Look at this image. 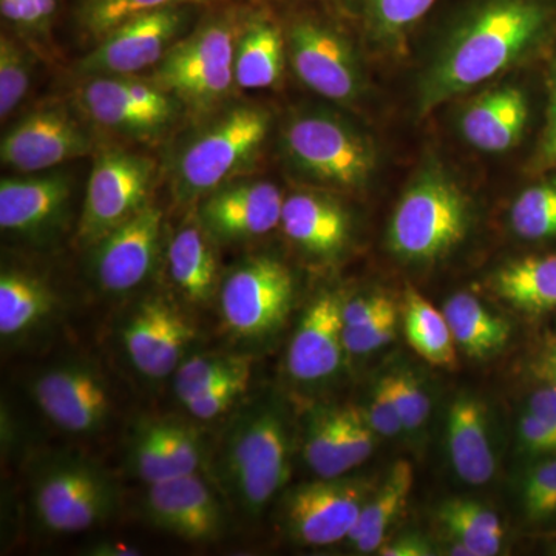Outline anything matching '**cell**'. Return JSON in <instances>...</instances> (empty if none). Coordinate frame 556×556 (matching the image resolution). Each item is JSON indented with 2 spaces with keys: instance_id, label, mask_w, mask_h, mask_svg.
Here are the masks:
<instances>
[{
  "instance_id": "obj_1",
  "label": "cell",
  "mask_w": 556,
  "mask_h": 556,
  "mask_svg": "<svg viewBox=\"0 0 556 556\" xmlns=\"http://www.w3.org/2000/svg\"><path fill=\"white\" fill-rule=\"evenodd\" d=\"M555 7L551 0H473L420 86V115L517 64L543 40Z\"/></svg>"
},
{
  "instance_id": "obj_2",
  "label": "cell",
  "mask_w": 556,
  "mask_h": 556,
  "mask_svg": "<svg viewBox=\"0 0 556 556\" xmlns=\"http://www.w3.org/2000/svg\"><path fill=\"white\" fill-rule=\"evenodd\" d=\"M211 470L222 495L240 514L255 517L291 475V439L274 399L241 407L218 439Z\"/></svg>"
},
{
  "instance_id": "obj_3",
  "label": "cell",
  "mask_w": 556,
  "mask_h": 556,
  "mask_svg": "<svg viewBox=\"0 0 556 556\" xmlns=\"http://www.w3.org/2000/svg\"><path fill=\"white\" fill-rule=\"evenodd\" d=\"M269 129L268 110L237 105L193 135L175 161L174 192L178 203L204 199L247 169L257 159Z\"/></svg>"
},
{
  "instance_id": "obj_4",
  "label": "cell",
  "mask_w": 556,
  "mask_h": 556,
  "mask_svg": "<svg viewBox=\"0 0 556 556\" xmlns=\"http://www.w3.org/2000/svg\"><path fill=\"white\" fill-rule=\"evenodd\" d=\"M470 204L441 170H426L399 201L388 243L399 258L427 263L444 257L466 237Z\"/></svg>"
},
{
  "instance_id": "obj_5",
  "label": "cell",
  "mask_w": 556,
  "mask_h": 556,
  "mask_svg": "<svg viewBox=\"0 0 556 556\" xmlns=\"http://www.w3.org/2000/svg\"><path fill=\"white\" fill-rule=\"evenodd\" d=\"M281 141L289 164L318 185L358 189L375 170L371 142L329 113H300L288 121Z\"/></svg>"
},
{
  "instance_id": "obj_6",
  "label": "cell",
  "mask_w": 556,
  "mask_h": 556,
  "mask_svg": "<svg viewBox=\"0 0 556 556\" xmlns=\"http://www.w3.org/2000/svg\"><path fill=\"white\" fill-rule=\"evenodd\" d=\"M35 517L53 533H78L105 521L118 506V490L97 464L62 456L40 468L31 486Z\"/></svg>"
},
{
  "instance_id": "obj_7",
  "label": "cell",
  "mask_w": 556,
  "mask_h": 556,
  "mask_svg": "<svg viewBox=\"0 0 556 556\" xmlns=\"http://www.w3.org/2000/svg\"><path fill=\"white\" fill-rule=\"evenodd\" d=\"M239 36L232 21L207 22L167 51L156 65L153 83L190 108H212L228 97L236 83L233 60Z\"/></svg>"
},
{
  "instance_id": "obj_8",
  "label": "cell",
  "mask_w": 556,
  "mask_h": 556,
  "mask_svg": "<svg viewBox=\"0 0 556 556\" xmlns=\"http://www.w3.org/2000/svg\"><path fill=\"white\" fill-rule=\"evenodd\" d=\"M294 292V276L280 260L269 255L244 260L219 287L223 321L237 338H265L288 317Z\"/></svg>"
},
{
  "instance_id": "obj_9",
  "label": "cell",
  "mask_w": 556,
  "mask_h": 556,
  "mask_svg": "<svg viewBox=\"0 0 556 556\" xmlns=\"http://www.w3.org/2000/svg\"><path fill=\"white\" fill-rule=\"evenodd\" d=\"M155 161L126 150L101 153L91 170L80 215V243L93 247L149 206Z\"/></svg>"
},
{
  "instance_id": "obj_10",
  "label": "cell",
  "mask_w": 556,
  "mask_h": 556,
  "mask_svg": "<svg viewBox=\"0 0 556 556\" xmlns=\"http://www.w3.org/2000/svg\"><path fill=\"white\" fill-rule=\"evenodd\" d=\"M79 102L90 119L126 137L159 138L178 115V100L159 84L131 75L90 76Z\"/></svg>"
},
{
  "instance_id": "obj_11",
  "label": "cell",
  "mask_w": 556,
  "mask_h": 556,
  "mask_svg": "<svg viewBox=\"0 0 556 556\" xmlns=\"http://www.w3.org/2000/svg\"><path fill=\"white\" fill-rule=\"evenodd\" d=\"M289 61L299 79L327 100L353 102L364 90V76L350 40L314 17H300L287 33Z\"/></svg>"
},
{
  "instance_id": "obj_12",
  "label": "cell",
  "mask_w": 556,
  "mask_h": 556,
  "mask_svg": "<svg viewBox=\"0 0 556 556\" xmlns=\"http://www.w3.org/2000/svg\"><path fill=\"white\" fill-rule=\"evenodd\" d=\"M368 479L320 478L295 486L283 506L285 526L306 546L345 541L375 492Z\"/></svg>"
},
{
  "instance_id": "obj_13",
  "label": "cell",
  "mask_w": 556,
  "mask_h": 556,
  "mask_svg": "<svg viewBox=\"0 0 556 556\" xmlns=\"http://www.w3.org/2000/svg\"><path fill=\"white\" fill-rule=\"evenodd\" d=\"M33 396L47 419L72 434L98 433L112 415L109 380L86 361L46 369L33 383Z\"/></svg>"
},
{
  "instance_id": "obj_14",
  "label": "cell",
  "mask_w": 556,
  "mask_h": 556,
  "mask_svg": "<svg viewBox=\"0 0 556 556\" xmlns=\"http://www.w3.org/2000/svg\"><path fill=\"white\" fill-rule=\"evenodd\" d=\"M188 7L139 14L102 38L78 64L84 75H134L159 65L188 24Z\"/></svg>"
},
{
  "instance_id": "obj_15",
  "label": "cell",
  "mask_w": 556,
  "mask_h": 556,
  "mask_svg": "<svg viewBox=\"0 0 556 556\" xmlns=\"http://www.w3.org/2000/svg\"><path fill=\"white\" fill-rule=\"evenodd\" d=\"M91 137L67 109L42 108L17 121L2 138L3 166L21 174H39L86 156Z\"/></svg>"
},
{
  "instance_id": "obj_16",
  "label": "cell",
  "mask_w": 556,
  "mask_h": 556,
  "mask_svg": "<svg viewBox=\"0 0 556 556\" xmlns=\"http://www.w3.org/2000/svg\"><path fill=\"white\" fill-rule=\"evenodd\" d=\"M121 339L139 375L161 380L177 371L195 339V329L169 300L150 295L130 311Z\"/></svg>"
},
{
  "instance_id": "obj_17",
  "label": "cell",
  "mask_w": 556,
  "mask_h": 556,
  "mask_svg": "<svg viewBox=\"0 0 556 556\" xmlns=\"http://www.w3.org/2000/svg\"><path fill=\"white\" fill-rule=\"evenodd\" d=\"M163 232V211L146 206L129 222L94 243L91 274L105 294H129L155 269Z\"/></svg>"
},
{
  "instance_id": "obj_18",
  "label": "cell",
  "mask_w": 556,
  "mask_h": 556,
  "mask_svg": "<svg viewBox=\"0 0 556 556\" xmlns=\"http://www.w3.org/2000/svg\"><path fill=\"white\" fill-rule=\"evenodd\" d=\"M73 185L65 174L3 178L0 182V228L30 244L61 236L72 211Z\"/></svg>"
},
{
  "instance_id": "obj_19",
  "label": "cell",
  "mask_w": 556,
  "mask_h": 556,
  "mask_svg": "<svg viewBox=\"0 0 556 556\" xmlns=\"http://www.w3.org/2000/svg\"><path fill=\"white\" fill-rule=\"evenodd\" d=\"M144 510L156 529L190 541L211 543L225 530V508L199 471L150 484Z\"/></svg>"
},
{
  "instance_id": "obj_20",
  "label": "cell",
  "mask_w": 556,
  "mask_h": 556,
  "mask_svg": "<svg viewBox=\"0 0 556 556\" xmlns=\"http://www.w3.org/2000/svg\"><path fill=\"white\" fill-rule=\"evenodd\" d=\"M283 203V193L273 182H226L201 201L199 222L222 243L257 239L280 226Z\"/></svg>"
},
{
  "instance_id": "obj_21",
  "label": "cell",
  "mask_w": 556,
  "mask_h": 556,
  "mask_svg": "<svg viewBox=\"0 0 556 556\" xmlns=\"http://www.w3.org/2000/svg\"><path fill=\"white\" fill-rule=\"evenodd\" d=\"M375 433L357 407L318 408L306 424L303 455L318 478L343 477L371 456Z\"/></svg>"
},
{
  "instance_id": "obj_22",
  "label": "cell",
  "mask_w": 556,
  "mask_h": 556,
  "mask_svg": "<svg viewBox=\"0 0 556 556\" xmlns=\"http://www.w3.org/2000/svg\"><path fill=\"white\" fill-rule=\"evenodd\" d=\"M204 459L203 434L185 420H144L130 439L129 466L148 485L195 473Z\"/></svg>"
},
{
  "instance_id": "obj_23",
  "label": "cell",
  "mask_w": 556,
  "mask_h": 556,
  "mask_svg": "<svg viewBox=\"0 0 556 556\" xmlns=\"http://www.w3.org/2000/svg\"><path fill=\"white\" fill-rule=\"evenodd\" d=\"M342 306L338 295L325 292L303 314L288 350L287 369L292 379L314 383L338 372L346 353Z\"/></svg>"
},
{
  "instance_id": "obj_24",
  "label": "cell",
  "mask_w": 556,
  "mask_h": 556,
  "mask_svg": "<svg viewBox=\"0 0 556 556\" xmlns=\"http://www.w3.org/2000/svg\"><path fill=\"white\" fill-rule=\"evenodd\" d=\"M280 226L295 247L318 258L336 257L350 237L346 212L321 193L299 192L285 199Z\"/></svg>"
},
{
  "instance_id": "obj_25",
  "label": "cell",
  "mask_w": 556,
  "mask_h": 556,
  "mask_svg": "<svg viewBox=\"0 0 556 556\" xmlns=\"http://www.w3.org/2000/svg\"><path fill=\"white\" fill-rule=\"evenodd\" d=\"M527 119L529 102L526 94L514 86L497 87L468 105L460 118V131L482 152H507L521 139Z\"/></svg>"
},
{
  "instance_id": "obj_26",
  "label": "cell",
  "mask_w": 556,
  "mask_h": 556,
  "mask_svg": "<svg viewBox=\"0 0 556 556\" xmlns=\"http://www.w3.org/2000/svg\"><path fill=\"white\" fill-rule=\"evenodd\" d=\"M447 439L453 467L463 481L482 485L493 478L496 460L481 402L468 396L453 402L448 412Z\"/></svg>"
},
{
  "instance_id": "obj_27",
  "label": "cell",
  "mask_w": 556,
  "mask_h": 556,
  "mask_svg": "<svg viewBox=\"0 0 556 556\" xmlns=\"http://www.w3.org/2000/svg\"><path fill=\"white\" fill-rule=\"evenodd\" d=\"M211 237L199 223L179 228L167 249L172 283L189 303L204 306L218 288V262Z\"/></svg>"
},
{
  "instance_id": "obj_28",
  "label": "cell",
  "mask_w": 556,
  "mask_h": 556,
  "mask_svg": "<svg viewBox=\"0 0 556 556\" xmlns=\"http://www.w3.org/2000/svg\"><path fill=\"white\" fill-rule=\"evenodd\" d=\"M58 300L42 278L21 269L0 276V336L3 342L31 334L56 313Z\"/></svg>"
},
{
  "instance_id": "obj_29",
  "label": "cell",
  "mask_w": 556,
  "mask_h": 556,
  "mask_svg": "<svg viewBox=\"0 0 556 556\" xmlns=\"http://www.w3.org/2000/svg\"><path fill=\"white\" fill-rule=\"evenodd\" d=\"M287 39L268 17H254L241 28L237 40L233 75L241 89L260 90L276 86L283 76Z\"/></svg>"
},
{
  "instance_id": "obj_30",
  "label": "cell",
  "mask_w": 556,
  "mask_h": 556,
  "mask_svg": "<svg viewBox=\"0 0 556 556\" xmlns=\"http://www.w3.org/2000/svg\"><path fill=\"white\" fill-rule=\"evenodd\" d=\"M413 481H415V475L409 463L397 460L383 484L368 497L346 541H350L362 554H371L382 547L388 527L396 521L407 506Z\"/></svg>"
},
{
  "instance_id": "obj_31",
  "label": "cell",
  "mask_w": 556,
  "mask_h": 556,
  "mask_svg": "<svg viewBox=\"0 0 556 556\" xmlns=\"http://www.w3.org/2000/svg\"><path fill=\"white\" fill-rule=\"evenodd\" d=\"M492 288L501 299L525 313L556 309V255L507 263L493 274Z\"/></svg>"
},
{
  "instance_id": "obj_32",
  "label": "cell",
  "mask_w": 556,
  "mask_h": 556,
  "mask_svg": "<svg viewBox=\"0 0 556 556\" xmlns=\"http://www.w3.org/2000/svg\"><path fill=\"white\" fill-rule=\"evenodd\" d=\"M456 345L470 357L492 356L506 346L510 338V324L495 316L473 295L460 292L445 303L444 311Z\"/></svg>"
},
{
  "instance_id": "obj_33",
  "label": "cell",
  "mask_w": 556,
  "mask_h": 556,
  "mask_svg": "<svg viewBox=\"0 0 556 556\" xmlns=\"http://www.w3.org/2000/svg\"><path fill=\"white\" fill-rule=\"evenodd\" d=\"M405 336L409 346L434 367H455V339L445 314L416 289L405 294Z\"/></svg>"
},
{
  "instance_id": "obj_34",
  "label": "cell",
  "mask_w": 556,
  "mask_h": 556,
  "mask_svg": "<svg viewBox=\"0 0 556 556\" xmlns=\"http://www.w3.org/2000/svg\"><path fill=\"white\" fill-rule=\"evenodd\" d=\"M439 518L471 556H493L501 551L503 525L489 508L473 501L452 500L441 507Z\"/></svg>"
},
{
  "instance_id": "obj_35",
  "label": "cell",
  "mask_w": 556,
  "mask_h": 556,
  "mask_svg": "<svg viewBox=\"0 0 556 556\" xmlns=\"http://www.w3.org/2000/svg\"><path fill=\"white\" fill-rule=\"evenodd\" d=\"M365 30L376 42L391 47L404 42L437 0H351Z\"/></svg>"
},
{
  "instance_id": "obj_36",
  "label": "cell",
  "mask_w": 556,
  "mask_h": 556,
  "mask_svg": "<svg viewBox=\"0 0 556 556\" xmlns=\"http://www.w3.org/2000/svg\"><path fill=\"white\" fill-rule=\"evenodd\" d=\"M252 358L240 354H207L186 358L174 372V391L182 405L233 376L251 372Z\"/></svg>"
},
{
  "instance_id": "obj_37",
  "label": "cell",
  "mask_w": 556,
  "mask_h": 556,
  "mask_svg": "<svg viewBox=\"0 0 556 556\" xmlns=\"http://www.w3.org/2000/svg\"><path fill=\"white\" fill-rule=\"evenodd\" d=\"M510 225L526 240L556 239V182L526 189L510 208Z\"/></svg>"
},
{
  "instance_id": "obj_38",
  "label": "cell",
  "mask_w": 556,
  "mask_h": 556,
  "mask_svg": "<svg viewBox=\"0 0 556 556\" xmlns=\"http://www.w3.org/2000/svg\"><path fill=\"white\" fill-rule=\"evenodd\" d=\"M212 0H84L80 7V24L97 38H104L124 22L139 14L169 7H189Z\"/></svg>"
},
{
  "instance_id": "obj_39",
  "label": "cell",
  "mask_w": 556,
  "mask_h": 556,
  "mask_svg": "<svg viewBox=\"0 0 556 556\" xmlns=\"http://www.w3.org/2000/svg\"><path fill=\"white\" fill-rule=\"evenodd\" d=\"M35 56L24 43L10 36L0 38V118L5 121L20 108L30 89Z\"/></svg>"
},
{
  "instance_id": "obj_40",
  "label": "cell",
  "mask_w": 556,
  "mask_h": 556,
  "mask_svg": "<svg viewBox=\"0 0 556 556\" xmlns=\"http://www.w3.org/2000/svg\"><path fill=\"white\" fill-rule=\"evenodd\" d=\"M60 0H0L3 20L28 38H42L50 30Z\"/></svg>"
},
{
  "instance_id": "obj_41",
  "label": "cell",
  "mask_w": 556,
  "mask_h": 556,
  "mask_svg": "<svg viewBox=\"0 0 556 556\" xmlns=\"http://www.w3.org/2000/svg\"><path fill=\"white\" fill-rule=\"evenodd\" d=\"M527 517L543 521L556 507V457L530 471L522 489Z\"/></svg>"
},
{
  "instance_id": "obj_42",
  "label": "cell",
  "mask_w": 556,
  "mask_h": 556,
  "mask_svg": "<svg viewBox=\"0 0 556 556\" xmlns=\"http://www.w3.org/2000/svg\"><path fill=\"white\" fill-rule=\"evenodd\" d=\"M249 379H251V372L233 376L225 382H219L218 386L208 388L199 397L190 399L185 407L195 419H215L232 408L236 402L247 393Z\"/></svg>"
},
{
  "instance_id": "obj_43",
  "label": "cell",
  "mask_w": 556,
  "mask_h": 556,
  "mask_svg": "<svg viewBox=\"0 0 556 556\" xmlns=\"http://www.w3.org/2000/svg\"><path fill=\"white\" fill-rule=\"evenodd\" d=\"M393 391L394 401L407 430H416L426 422L430 413V399L420 387L419 380L408 371L387 376Z\"/></svg>"
},
{
  "instance_id": "obj_44",
  "label": "cell",
  "mask_w": 556,
  "mask_h": 556,
  "mask_svg": "<svg viewBox=\"0 0 556 556\" xmlns=\"http://www.w3.org/2000/svg\"><path fill=\"white\" fill-rule=\"evenodd\" d=\"M397 309L387 311L386 314L361 325V327H343V343H345L346 353L368 354L387 343L393 342L396 336Z\"/></svg>"
},
{
  "instance_id": "obj_45",
  "label": "cell",
  "mask_w": 556,
  "mask_h": 556,
  "mask_svg": "<svg viewBox=\"0 0 556 556\" xmlns=\"http://www.w3.org/2000/svg\"><path fill=\"white\" fill-rule=\"evenodd\" d=\"M367 417L372 430L376 433L382 434V437H396L399 431L404 428V422H402L401 413H399L387 376L375 388L371 402H369Z\"/></svg>"
},
{
  "instance_id": "obj_46",
  "label": "cell",
  "mask_w": 556,
  "mask_h": 556,
  "mask_svg": "<svg viewBox=\"0 0 556 556\" xmlns=\"http://www.w3.org/2000/svg\"><path fill=\"white\" fill-rule=\"evenodd\" d=\"M522 444L533 455H554L556 453V427L533 413H526L519 422Z\"/></svg>"
},
{
  "instance_id": "obj_47",
  "label": "cell",
  "mask_w": 556,
  "mask_h": 556,
  "mask_svg": "<svg viewBox=\"0 0 556 556\" xmlns=\"http://www.w3.org/2000/svg\"><path fill=\"white\" fill-rule=\"evenodd\" d=\"M393 308H396V303L383 294L364 295V298L350 300L342 306L343 327H361Z\"/></svg>"
},
{
  "instance_id": "obj_48",
  "label": "cell",
  "mask_w": 556,
  "mask_h": 556,
  "mask_svg": "<svg viewBox=\"0 0 556 556\" xmlns=\"http://www.w3.org/2000/svg\"><path fill=\"white\" fill-rule=\"evenodd\" d=\"M541 160L547 166L556 167V67L548 78L547 123L541 142Z\"/></svg>"
},
{
  "instance_id": "obj_49",
  "label": "cell",
  "mask_w": 556,
  "mask_h": 556,
  "mask_svg": "<svg viewBox=\"0 0 556 556\" xmlns=\"http://www.w3.org/2000/svg\"><path fill=\"white\" fill-rule=\"evenodd\" d=\"M383 556H428L433 554L430 544L424 538L407 535L379 548Z\"/></svg>"
},
{
  "instance_id": "obj_50",
  "label": "cell",
  "mask_w": 556,
  "mask_h": 556,
  "mask_svg": "<svg viewBox=\"0 0 556 556\" xmlns=\"http://www.w3.org/2000/svg\"><path fill=\"white\" fill-rule=\"evenodd\" d=\"M529 412L556 427V390L546 386L530 397Z\"/></svg>"
},
{
  "instance_id": "obj_51",
  "label": "cell",
  "mask_w": 556,
  "mask_h": 556,
  "mask_svg": "<svg viewBox=\"0 0 556 556\" xmlns=\"http://www.w3.org/2000/svg\"><path fill=\"white\" fill-rule=\"evenodd\" d=\"M538 378L556 390V338H552L541 351L535 364Z\"/></svg>"
},
{
  "instance_id": "obj_52",
  "label": "cell",
  "mask_w": 556,
  "mask_h": 556,
  "mask_svg": "<svg viewBox=\"0 0 556 556\" xmlns=\"http://www.w3.org/2000/svg\"><path fill=\"white\" fill-rule=\"evenodd\" d=\"M90 555L97 556H130V555H139V551L137 547L130 546V544L126 543H113V541H108V543L98 544V546H93L90 548Z\"/></svg>"
},
{
  "instance_id": "obj_53",
  "label": "cell",
  "mask_w": 556,
  "mask_h": 556,
  "mask_svg": "<svg viewBox=\"0 0 556 556\" xmlns=\"http://www.w3.org/2000/svg\"><path fill=\"white\" fill-rule=\"evenodd\" d=\"M547 519H556V507L555 510L552 511L551 517H548Z\"/></svg>"
}]
</instances>
